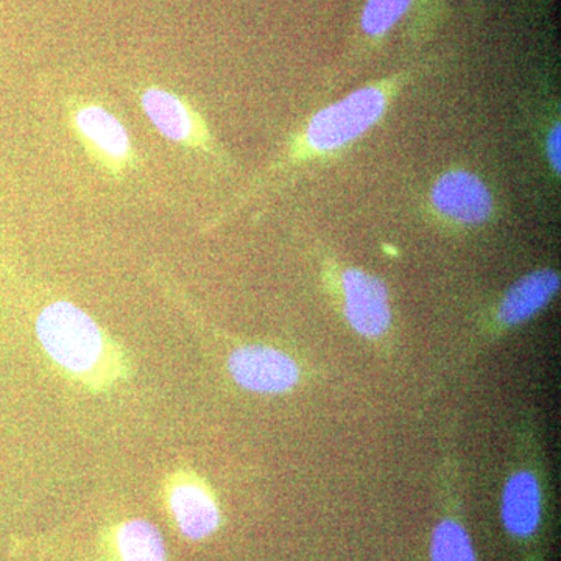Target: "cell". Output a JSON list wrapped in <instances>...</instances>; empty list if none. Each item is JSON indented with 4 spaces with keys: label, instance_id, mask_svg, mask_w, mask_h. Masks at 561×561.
Listing matches in <instances>:
<instances>
[{
    "label": "cell",
    "instance_id": "obj_11",
    "mask_svg": "<svg viewBox=\"0 0 561 561\" xmlns=\"http://www.w3.org/2000/svg\"><path fill=\"white\" fill-rule=\"evenodd\" d=\"M117 551L122 561H168L160 530L146 519H131L121 527Z\"/></svg>",
    "mask_w": 561,
    "mask_h": 561
},
{
    "label": "cell",
    "instance_id": "obj_7",
    "mask_svg": "<svg viewBox=\"0 0 561 561\" xmlns=\"http://www.w3.org/2000/svg\"><path fill=\"white\" fill-rule=\"evenodd\" d=\"M144 113L164 138L184 147L206 149L209 133L190 103L171 91L150 88L140 95Z\"/></svg>",
    "mask_w": 561,
    "mask_h": 561
},
{
    "label": "cell",
    "instance_id": "obj_12",
    "mask_svg": "<svg viewBox=\"0 0 561 561\" xmlns=\"http://www.w3.org/2000/svg\"><path fill=\"white\" fill-rule=\"evenodd\" d=\"M431 561H476L470 535L454 519L435 527L431 542Z\"/></svg>",
    "mask_w": 561,
    "mask_h": 561
},
{
    "label": "cell",
    "instance_id": "obj_10",
    "mask_svg": "<svg viewBox=\"0 0 561 561\" xmlns=\"http://www.w3.org/2000/svg\"><path fill=\"white\" fill-rule=\"evenodd\" d=\"M169 507L181 534L190 540L208 538L219 527V507L198 483H176L169 493Z\"/></svg>",
    "mask_w": 561,
    "mask_h": 561
},
{
    "label": "cell",
    "instance_id": "obj_6",
    "mask_svg": "<svg viewBox=\"0 0 561 561\" xmlns=\"http://www.w3.org/2000/svg\"><path fill=\"white\" fill-rule=\"evenodd\" d=\"M434 208L448 219L479 225L493 213V197L485 183L474 173L454 171L435 181L431 192Z\"/></svg>",
    "mask_w": 561,
    "mask_h": 561
},
{
    "label": "cell",
    "instance_id": "obj_4",
    "mask_svg": "<svg viewBox=\"0 0 561 561\" xmlns=\"http://www.w3.org/2000/svg\"><path fill=\"white\" fill-rule=\"evenodd\" d=\"M232 379L256 393H284L300 379L297 362L271 346L249 345L238 348L228 360Z\"/></svg>",
    "mask_w": 561,
    "mask_h": 561
},
{
    "label": "cell",
    "instance_id": "obj_3",
    "mask_svg": "<svg viewBox=\"0 0 561 561\" xmlns=\"http://www.w3.org/2000/svg\"><path fill=\"white\" fill-rule=\"evenodd\" d=\"M70 124L92 160L106 172L121 175L135 161L130 136L110 111L94 103H81L70 111Z\"/></svg>",
    "mask_w": 561,
    "mask_h": 561
},
{
    "label": "cell",
    "instance_id": "obj_8",
    "mask_svg": "<svg viewBox=\"0 0 561 561\" xmlns=\"http://www.w3.org/2000/svg\"><path fill=\"white\" fill-rule=\"evenodd\" d=\"M560 289V275L557 272H531L513 284L505 297L502 298L497 319L505 327H516L530 320L542 311Z\"/></svg>",
    "mask_w": 561,
    "mask_h": 561
},
{
    "label": "cell",
    "instance_id": "obj_5",
    "mask_svg": "<svg viewBox=\"0 0 561 561\" xmlns=\"http://www.w3.org/2000/svg\"><path fill=\"white\" fill-rule=\"evenodd\" d=\"M343 309L351 327L364 337H381L391 323L389 291L378 276L359 268L342 275Z\"/></svg>",
    "mask_w": 561,
    "mask_h": 561
},
{
    "label": "cell",
    "instance_id": "obj_13",
    "mask_svg": "<svg viewBox=\"0 0 561 561\" xmlns=\"http://www.w3.org/2000/svg\"><path fill=\"white\" fill-rule=\"evenodd\" d=\"M413 0H368L362 13V28L367 35L383 36L404 16Z\"/></svg>",
    "mask_w": 561,
    "mask_h": 561
},
{
    "label": "cell",
    "instance_id": "obj_9",
    "mask_svg": "<svg viewBox=\"0 0 561 561\" xmlns=\"http://www.w3.org/2000/svg\"><path fill=\"white\" fill-rule=\"evenodd\" d=\"M542 496L537 478L519 471L508 479L502 494V522L513 537L529 538L541 523Z\"/></svg>",
    "mask_w": 561,
    "mask_h": 561
},
{
    "label": "cell",
    "instance_id": "obj_1",
    "mask_svg": "<svg viewBox=\"0 0 561 561\" xmlns=\"http://www.w3.org/2000/svg\"><path fill=\"white\" fill-rule=\"evenodd\" d=\"M36 331L51 359L73 375L98 371L105 356V335L87 312L66 301L39 313Z\"/></svg>",
    "mask_w": 561,
    "mask_h": 561
},
{
    "label": "cell",
    "instance_id": "obj_14",
    "mask_svg": "<svg viewBox=\"0 0 561 561\" xmlns=\"http://www.w3.org/2000/svg\"><path fill=\"white\" fill-rule=\"evenodd\" d=\"M548 157L551 161L552 169L560 173V125L557 124L549 133L548 138Z\"/></svg>",
    "mask_w": 561,
    "mask_h": 561
},
{
    "label": "cell",
    "instance_id": "obj_2",
    "mask_svg": "<svg viewBox=\"0 0 561 561\" xmlns=\"http://www.w3.org/2000/svg\"><path fill=\"white\" fill-rule=\"evenodd\" d=\"M389 95L383 88L367 87L321 110L309 122L298 154H324L343 149L378 124Z\"/></svg>",
    "mask_w": 561,
    "mask_h": 561
}]
</instances>
